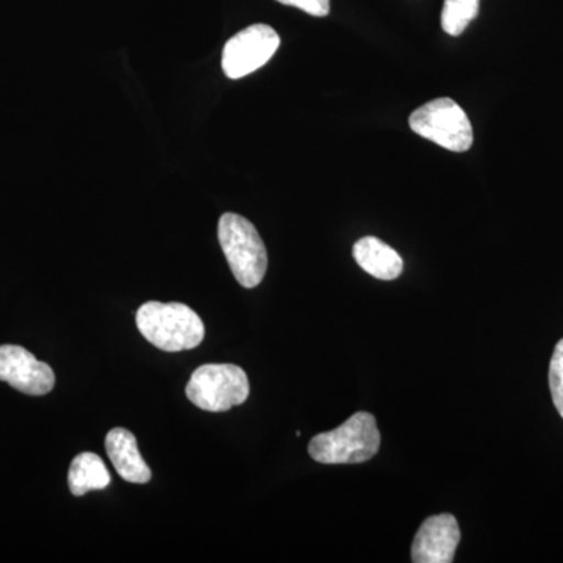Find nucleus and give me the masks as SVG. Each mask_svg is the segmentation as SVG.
Wrapping results in <instances>:
<instances>
[{"label": "nucleus", "mask_w": 563, "mask_h": 563, "mask_svg": "<svg viewBox=\"0 0 563 563\" xmlns=\"http://www.w3.org/2000/svg\"><path fill=\"white\" fill-rule=\"evenodd\" d=\"M141 335L165 352L195 350L206 336L199 314L185 303H143L136 312Z\"/></svg>", "instance_id": "obj_1"}, {"label": "nucleus", "mask_w": 563, "mask_h": 563, "mask_svg": "<svg viewBox=\"0 0 563 563\" xmlns=\"http://www.w3.org/2000/svg\"><path fill=\"white\" fill-rule=\"evenodd\" d=\"M380 432L376 418L368 412H357L340 428L318 433L309 444L313 461L324 465H355L372 461L379 453Z\"/></svg>", "instance_id": "obj_2"}, {"label": "nucleus", "mask_w": 563, "mask_h": 563, "mask_svg": "<svg viewBox=\"0 0 563 563\" xmlns=\"http://www.w3.org/2000/svg\"><path fill=\"white\" fill-rule=\"evenodd\" d=\"M218 240L236 282L244 288L257 287L268 269V252L255 225L240 214L224 213Z\"/></svg>", "instance_id": "obj_3"}, {"label": "nucleus", "mask_w": 563, "mask_h": 563, "mask_svg": "<svg viewBox=\"0 0 563 563\" xmlns=\"http://www.w3.org/2000/svg\"><path fill=\"white\" fill-rule=\"evenodd\" d=\"M247 374L231 363H209L191 374L185 393L199 409L207 412H228L250 398Z\"/></svg>", "instance_id": "obj_4"}, {"label": "nucleus", "mask_w": 563, "mask_h": 563, "mask_svg": "<svg viewBox=\"0 0 563 563\" xmlns=\"http://www.w3.org/2000/svg\"><path fill=\"white\" fill-rule=\"evenodd\" d=\"M410 129L444 150L466 152L473 146V128L453 99L440 98L421 106L409 118Z\"/></svg>", "instance_id": "obj_5"}, {"label": "nucleus", "mask_w": 563, "mask_h": 563, "mask_svg": "<svg viewBox=\"0 0 563 563\" xmlns=\"http://www.w3.org/2000/svg\"><path fill=\"white\" fill-rule=\"evenodd\" d=\"M280 46L279 33L266 24L243 29L222 49V70L229 79H242L272 60Z\"/></svg>", "instance_id": "obj_6"}, {"label": "nucleus", "mask_w": 563, "mask_h": 563, "mask_svg": "<svg viewBox=\"0 0 563 563\" xmlns=\"http://www.w3.org/2000/svg\"><path fill=\"white\" fill-rule=\"evenodd\" d=\"M0 380L31 396L47 395L55 387L54 369L16 344L0 346Z\"/></svg>", "instance_id": "obj_7"}, {"label": "nucleus", "mask_w": 563, "mask_h": 563, "mask_svg": "<svg viewBox=\"0 0 563 563\" xmlns=\"http://www.w3.org/2000/svg\"><path fill=\"white\" fill-rule=\"evenodd\" d=\"M461 543V528L451 514L433 515L422 521L412 544L415 563H451Z\"/></svg>", "instance_id": "obj_8"}, {"label": "nucleus", "mask_w": 563, "mask_h": 563, "mask_svg": "<svg viewBox=\"0 0 563 563\" xmlns=\"http://www.w3.org/2000/svg\"><path fill=\"white\" fill-rule=\"evenodd\" d=\"M106 450L122 479L131 484L150 483V465L141 457L139 442L131 431L122 428L111 429L106 437Z\"/></svg>", "instance_id": "obj_9"}, {"label": "nucleus", "mask_w": 563, "mask_h": 563, "mask_svg": "<svg viewBox=\"0 0 563 563\" xmlns=\"http://www.w3.org/2000/svg\"><path fill=\"white\" fill-rule=\"evenodd\" d=\"M352 254L363 272L372 274L376 279L395 280L404 272L401 255L376 236H365V239L358 240L354 244Z\"/></svg>", "instance_id": "obj_10"}, {"label": "nucleus", "mask_w": 563, "mask_h": 563, "mask_svg": "<svg viewBox=\"0 0 563 563\" xmlns=\"http://www.w3.org/2000/svg\"><path fill=\"white\" fill-rule=\"evenodd\" d=\"M111 477L106 463L99 455L81 453L74 457L68 473L69 490L74 496L109 487Z\"/></svg>", "instance_id": "obj_11"}, {"label": "nucleus", "mask_w": 563, "mask_h": 563, "mask_svg": "<svg viewBox=\"0 0 563 563\" xmlns=\"http://www.w3.org/2000/svg\"><path fill=\"white\" fill-rule=\"evenodd\" d=\"M477 13H479V0H444L443 31L451 36L462 35Z\"/></svg>", "instance_id": "obj_12"}, {"label": "nucleus", "mask_w": 563, "mask_h": 563, "mask_svg": "<svg viewBox=\"0 0 563 563\" xmlns=\"http://www.w3.org/2000/svg\"><path fill=\"white\" fill-rule=\"evenodd\" d=\"M550 390L559 415L563 418V339L555 344L550 363Z\"/></svg>", "instance_id": "obj_13"}, {"label": "nucleus", "mask_w": 563, "mask_h": 563, "mask_svg": "<svg viewBox=\"0 0 563 563\" xmlns=\"http://www.w3.org/2000/svg\"><path fill=\"white\" fill-rule=\"evenodd\" d=\"M284 5L306 11L310 16L324 18L331 11V0H277Z\"/></svg>", "instance_id": "obj_14"}]
</instances>
